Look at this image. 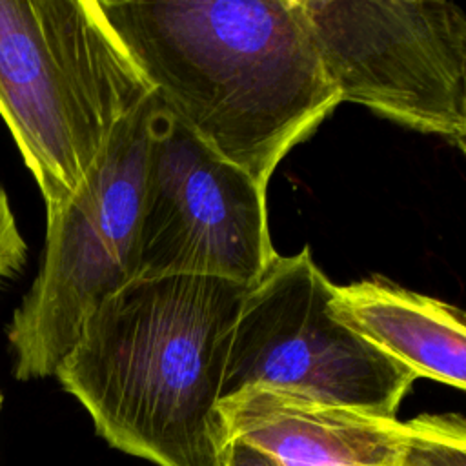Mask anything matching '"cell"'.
Here are the masks:
<instances>
[{"label": "cell", "mask_w": 466, "mask_h": 466, "mask_svg": "<svg viewBox=\"0 0 466 466\" xmlns=\"http://www.w3.org/2000/svg\"><path fill=\"white\" fill-rule=\"evenodd\" d=\"M160 107L266 189L340 104L293 0H98Z\"/></svg>", "instance_id": "cell-1"}, {"label": "cell", "mask_w": 466, "mask_h": 466, "mask_svg": "<svg viewBox=\"0 0 466 466\" xmlns=\"http://www.w3.org/2000/svg\"><path fill=\"white\" fill-rule=\"evenodd\" d=\"M246 286L135 279L84 322L55 377L96 433L155 466H217L222 379Z\"/></svg>", "instance_id": "cell-2"}, {"label": "cell", "mask_w": 466, "mask_h": 466, "mask_svg": "<svg viewBox=\"0 0 466 466\" xmlns=\"http://www.w3.org/2000/svg\"><path fill=\"white\" fill-rule=\"evenodd\" d=\"M147 95L98 0H0V115L46 213L75 193Z\"/></svg>", "instance_id": "cell-3"}, {"label": "cell", "mask_w": 466, "mask_h": 466, "mask_svg": "<svg viewBox=\"0 0 466 466\" xmlns=\"http://www.w3.org/2000/svg\"><path fill=\"white\" fill-rule=\"evenodd\" d=\"M157 109L153 93L133 107L75 193L47 213L40 269L7 328L18 380L55 375L86 319L138 277L142 184Z\"/></svg>", "instance_id": "cell-4"}, {"label": "cell", "mask_w": 466, "mask_h": 466, "mask_svg": "<svg viewBox=\"0 0 466 466\" xmlns=\"http://www.w3.org/2000/svg\"><path fill=\"white\" fill-rule=\"evenodd\" d=\"M340 102L466 151V15L446 0H293Z\"/></svg>", "instance_id": "cell-5"}, {"label": "cell", "mask_w": 466, "mask_h": 466, "mask_svg": "<svg viewBox=\"0 0 466 466\" xmlns=\"http://www.w3.org/2000/svg\"><path fill=\"white\" fill-rule=\"evenodd\" d=\"M331 289L308 246L289 257L277 253L246 286L226 357L222 397L260 384L397 417L419 377L342 326L329 311Z\"/></svg>", "instance_id": "cell-6"}, {"label": "cell", "mask_w": 466, "mask_h": 466, "mask_svg": "<svg viewBox=\"0 0 466 466\" xmlns=\"http://www.w3.org/2000/svg\"><path fill=\"white\" fill-rule=\"evenodd\" d=\"M277 251L266 189L158 104L144 169L138 277H218L249 286Z\"/></svg>", "instance_id": "cell-7"}, {"label": "cell", "mask_w": 466, "mask_h": 466, "mask_svg": "<svg viewBox=\"0 0 466 466\" xmlns=\"http://www.w3.org/2000/svg\"><path fill=\"white\" fill-rule=\"evenodd\" d=\"M217 417L218 450L248 444L282 466H433L451 422V413L399 420L260 384L222 397Z\"/></svg>", "instance_id": "cell-8"}, {"label": "cell", "mask_w": 466, "mask_h": 466, "mask_svg": "<svg viewBox=\"0 0 466 466\" xmlns=\"http://www.w3.org/2000/svg\"><path fill=\"white\" fill-rule=\"evenodd\" d=\"M331 315L417 377L466 386V317L444 300L380 277L335 286Z\"/></svg>", "instance_id": "cell-9"}, {"label": "cell", "mask_w": 466, "mask_h": 466, "mask_svg": "<svg viewBox=\"0 0 466 466\" xmlns=\"http://www.w3.org/2000/svg\"><path fill=\"white\" fill-rule=\"evenodd\" d=\"M25 242L16 228L9 200L0 186V280L15 275L25 262Z\"/></svg>", "instance_id": "cell-10"}, {"label": "cell", "mask_w": 466, "mask_h": 466, "mask_svg": "<svg viewBox=\"0 0 466 466\" xmlns=\"http://www.w3.org/2000/svg\"><path fill=\"white\" fill-rule=\"evenodd\" d=\"M218 462L220 466H282L268 453L240 442L224 444L218 453Z\"/></svg>", "instance_id": "cell-11"}, {"label": "cell", "mask_w": 466, "mask_h": 466, "mask_svg": "<svg viewBox=\"0 0 466 466\" xmlns=\"http://www.w3.org/2000/svg\"><path fill=\"white\" fill-rule=\"evenodd\" d=\"M0 404H2V397H0Z\"/></svg>", "instance_id": "cell-12"}, {"label": "cell", "mask_w": 466, "mask_h": 466, "mask_svg": "<svg viewBox=\"0 0 466 466\" xmlns=\"http://www.w3.org/2000/svg\"><path fill=\"white\" fill-rule=\"evenodd\" d=\"M217 466H220V462H217Z\"/></svg>", "instance_id": "cell-13"}]
</instances>
